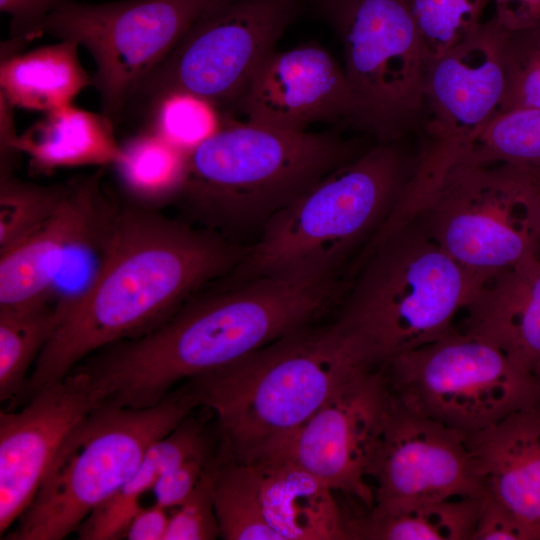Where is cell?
I'll return each mask as SVG.
<instances>
[{"label": "cell", "mask_w": 540, "mask_h": 540, "mask_svg": "<svg viewBox=\"0 0 540 540\" xmlns=\"http://www.w3.org/2000/svg\"><path fill=\"white\" fill-rule=\"evenodd\" d=\"M19 411H0V534L34 499L61 443L101 405L84 375L71 371L36 393Z\"/></svg>", "instance_id": "2e32d148"}, {"label": "cell", "mask_w": 540, "mask_h": 540, "mask_svg": "<svg viewBox=\"0 0 540 540\" xmlns=\"http://www.w3.org/2000/svg\"><path fill=\"white\" fill-rule=\"evenodd\" d=\"M339 37L350 124L377 143L417 131L429 66L408 0H318Z\"/></svg>", "instance_id": "9c48e42d"}, {"label": "cell", "mask_w": 540, "mask_h": 540, "mask_svg": "<svg viewBox=\"0 0 540 540\" xmlns=\"http://www.w3.org/2000/svg\"><path fill=\"white\" fill-rule=\"evenodd\" d=\"M243 255L229 238L206 227L146 206L118 211L95 273L77 295L58 303V323L16 405L62 381L101 348L160 325L199 288L233 272Z\"/></svg>", "instance_id": "6da1fadb"}, {"label": "cell", "mask_w": 540, "mask_h": 540, "mask_svg": "<svg viewBox=\"0 0 540 540\" xmlns=\"http://www.w3.org/2000/svg\"><path fill=\"white\" fill-rule=\"evenodd\" d=\"M59 320L58 302L0 309V400L15 404Z\"/></svg>", "instance_id": "83f0119b"}, {"label": "cell", "mask_w": 540, "mask_h": 540, "mask_svg": "<svg viewBox=\"0 0 540 540\" xmlns=\"http://www.w3.org/2000/svg\"><path fill=\"white\" fill-rule=\"evenodd\" d=\"M429 64L468 37L492 0H408Z\"/></svg>", "instance_id": "1f68e13d"}, {"label": "cell", "mask_w": 540, "mask_h": 540, "mask_svg": "<svg viewBox=\"0 0 540 540\" xmlns=\"http://www.w3.org/2000/svg\"><path fill=\"white\" fill-rule=\"evenodd\" d=\"M484 496L450 498L346 519L348 539L471 540Z\"/></svg>", "instance_id": "d4e9b609"}, {"label": "cell", "mask_w": 540, "mask_h": 540, "mask_svg": "<svg viewBox=\"0 0 540 540\" xmlns=\"http://www.w3.org/2000/svg\"><path fill=\"white\" fill-rule=\"evenodd\" d=\"M211 459L210 454L194 456L165 472L151 490L155 503L167 510L179 506L194 490Z\"/></svg>", "instance_id": "d590c367"}, {"label": "cell", "mask_w": 540, "mask_h": 540, "mask_svg": "<svg viewBox=\"0 0 540 540\" xmlns=\"http://www.w3.org/2000/svg\"><path fill=\"white\" fill-rule=\"evenodd\" d=\"M69 188L39 185L13 175L0 181V253L15 246L42 226L58 209Z\"/></svg>", "instance_id": "f546056e"}, {"label": "cell", "mask_w": 540, "mask_h": 540, "mask_svg": "<svg viewBox=\"0 0 540 540\" xmlns=\"http://www.w3.org/2000/svg\"><path fill=\"white\" fill-rule=\"evenodd\" d=\"M381 367L400 406L465 435L540 401V381L493 344L455 328Z\"/></svg>", "instance_id": "30bf717a"}, {"label": "cell", "mask_w": 540, "mask_h": 540, "mask_svg": "<svg viewBox=\"0 0 540 540\" xmlns=\"http://www.w3.org/2000/svg\"><path fill=\"white\" fill-rule=\"evenodd\" d=\"M471 540H530L515 515L485 494Z\"/></svg>", "instance_id": "8d00e7d4"}, {"label": "cell", "mask_w": 540, "mask_h": 540, "mask_svg": "<svg viewBox=\"0 0 540 540\" xmlns=\"http://www.w3.org/2000/svg\"><path fill=\"white\" fill-rule=\"evenodd\" d=\"M65 0H0L2 12L11 16L10 37L1 44V60L21 52L31 40L43 34L42 25Z\"/></svg>", "instance_id": "e575fe53"}, {"label": "cell", "mask_w": 540, "mask_h": 540, "mask_svg": "<svg viewBox=\"0 0 540 540\" xmlns=\"http://www.w3.org/2000/svg\"><path fill=\"white\" fill-rule=\"evenodd\" d=\"M462 332L499 348L540 381V258L533 256L487 280L465 307Z\"/></svg>", "instance_id": "ffe728a7"}, {"label": "cell", "mask_w": 540, "mask_h": 540, "mask_svg": "<svg viewBox=\"0 0 540 540\" xmlns=\"http://www.w3.org/2000/svg\"><path fill=\"white\" fill-rule=\"evenodd\" d=\"M535 174L537 175V178H538L539 191H540V173H535ZM538 226H539V232H540V199H539V211H538Z\"/></svg>", "instance_id": "60d3db41"}, {"label": "cell", "mask_w": 540, "mask_h": 540, "mask_svg": "<svg viewBox=\"0 0 540 540\" xmlns=\"http://www.w3.org/2000/svg\"><path fill=\"white\" fill-rule=\"evenodd\" d=\"M415 165L416 155L400 141L363 151L269 219L244 252L234 277L338 274L397 210Z\"/></svg>", "instance_id": "277c9868"}, {"label": "cell", "mask_w": 540, "mask_h": 540, "mask_svg": "<svg viewBox=\"0 0 540 540\" xmlns=\"http://www.w3.org/2000/svg\"><path fill=\"white\" fill-rule=\"evenodd\" d=\"M79 44L70 40L1 60L0 86L12 105L50 112L72 104L91 77L82 67Z\"/></svg>", "instance_id": "cb8c5ba5"}, {"label": "cell", "mask_w": 540, "mask_h": 540, "mask_svg": "<svg viewBox=\"0 0 540 540\" xmlns=\"http://www.w3.org/2000/svg\"><path fill=\"white\" fill-rule=\"evenodd\" d=\"M245 121L292 132L315 122H350L353 101L343 67L316 44L272 51L236 104Z\"/></svg>", "instance_id": "e0dca14e"}, {"label": "cell", "mask_w": 540, "mask_h": 540, "mask_svg": "<svg viewBox=\"0 0 540 540\" xmlns=\"http://www.w3.org/2000/svg\"><path fill=\"white\" fill-rule=\"evenodd\" d=\"M485 494L508 508L540 540V401L467 435Z\"/></svg>", "instance_id": "d6986e66"}, {"label": "cell", "mask_w": 540, "mask_h": 540, "mask_svg": "<svg viewBox=\"0 0 540 540\" xmlns=\"http://www.w3.org/2000/svg\"><path fill=\"white\" fill-rule=\"evenodd\" d=\"M466 439L459 431L409 412L394 399L367 473L368 484L373 481L370 509L388 511L485 495Z\"/></svg>", "instance_id": "9a60e30c"}, {"label": "cell", "mask_w": 540, "mask_h": 540, "mask_svg": "<svg viewBox=\"0 0 540 540\" xmlns=\"http://www.w3.org/2000/svg\"><path fill=\"white\" fill-rule=\"evenodd\" d=\"M333 134L292 132L226 119L188 153L178 195L206 228H261L327 174L360 153Z\"/></svg>", "instance_id": "5b68a950"}, {"label": "cell", "mask_w": 540, "mask_h": 540, "mask_svg": "<svg viewBox=\"0 0 540 540\" xmlns=\"http://www.w3.org/2000/svg\"><path fill=\"white\" fill-rule=\"evenodd\" d=\"M258 467L263 513L280 540L348 539L345 517L325 482L288 460Z\"/></svg>", "instance_id": "44dd1931"}, {"label": "cell", "mask_w": 540, "mask_h": 540, "mask_svg": "<svg viewBox=\"0 0 540 540\" xmlns=\"http://www.w3.org/2000/svg\"><path fill=\"white\" fill-rule=\"evenodd\" d=\"M359 262L335 321L377 367L451 332L481 288L415 216L379 236Z\"/></svg>", "instance_id": "8992f818"}, {"label": "cell", "mask_w": 540, "mask_h": 540, "mask_svg": "<svg viewBox=\"0 0 540 540\" xmlns=\"http://www.w3.org/2000/svg\"><path fill=\"white\" fill-rule=\"evenodd\" d=\"M507 33L493 17L430 62L417 130L421 148L406 192L408 200L422 196L450 165L468 154L501 112Z\"/></svg>", "instance_id": "4fadbf2b"}, {"label": "cell", "mask_w": 540, "mask_h": 540, "mask_svg": "<svg viewBox=\"0 0 540 540\" xmlns=\"http://www.w3.org/2000/svg\"><path fill=\"white\" fill-rule=\"evenodd\" d=\"M539 182L526 169L460 157L403 212L482 286L536 256Z\"/></svg>", "instance_id": "ba28073f"}, {"label": "cell", "mask_w": 540, "mask_h": 540, "mask_svg": "<svg viewBox=\"0 0 540 540\" xmlns=\"http://www.w3.org/2000/svg\"><path fill=\"white\" fill-rule=\"evenodd\" d=\"M114 165L124 190L139 203H162L180 194L187 175L188 153L146 130L121 144Z\"/></svg>", "instance_id": "484cf974"}, {"label": "cell", "mask_w": 540, "mask_h": 540, "mask_svg": "<svg viewBox=\"0 0 540 540\" xmlns=\"http://www.w3.org/2000/svg\"><path fill=\"white\" fill-rule=\"evenodd\" d=\"M190 414L172 431L149 445L124 485L80 524L75 531L78 539H123L130 519L141 507V496L152 490L165 472L191 457L210 454L204 423Z\"/></svg>", "instance_id": "603a6c76"}, {"label": "cell", "mask_w": 540, "mask_h": 540, "mask_svg": "<svg viewBox=\"0 0 540 540\" xmlns=\"http://www.w3.org/2000/svg\"><path fill=\"white\" fill-rule=\"evenodd\" d=\"M209 463L191 494L171 509L164 540H211L220 536Z\"/></svg>", "instance_id": "836d02e7"}, {"label": "cell", "mask_w": 540, "mask_h": 540, "mask_svg": "<svg viewBox=\"0 0 540 540\" xmlns=\"http://www.w3.org/2000/svg\"><path fill=\"white\" fill-rule=\"evenodd\" d=\"M167 509L154 503L149 507H140L130 519L123 539L128 540H164L168 528Z\"/></svg>", "instance_id": "f35d334b"}, {"label": "cell", "mask_w": 540, "mask_h": 540, "mask_svg": "<svg viewBox=\"0 0 540 540\" xmlns=\"http://www.w3.org/2000/svg\"><path fill=\"white\" fill-rule=\"evenodd\" d=\"M199 406L189 385L157 405L101 404L69 431L8 540H61L130 478L145 451Z\"/></svg>", "instance_id": "52a82bcc"}, {"label": "cell", "mask_w": 540, "mask_h": 540, "mask_svg": "<svg viewBox=\"0 0 540 540\" xmlns=\"http://www.w3.org/2000/svg\"><path fill=\"white\" fill-rule=\"evenodd\" d=\"M374 366L337 321L295 329L221 368L186 381L216 416L219 457L263 466L342 386Z\"/></svg>", "instance_id": "3957f363"}, {"label": "cell", "mask_w": 540, "mask_h": 540, "mask_svg": "<svg viewBox=\"0 0 540 540\" xmlns=\"http://www.w3.org/2000/svg\"><path fill=\"white\" fill-rule=\"evenodd\" d=\"M393 402L384 369L363 370L297 430L274 462H294L334 491L372 508L367 473Z\"/></svg>", "instance_id": "5bb4252c"}, {"label": "cell", "mask_w": 540, "mask_h": 540, "mask_svg": "<svg viewBox=\"0 0 540 540\" xmlns=\"http://www.w3.org/2000/svg\"><path fill=\"white\" fill-rule=\"evenodd\" d=\"M209 468L220 537L226 540H280L263 513L260 468L221 457L212 458Z\"/></svg>", "instance_id": "4316f807"}, {"label": "cell", "mask_w": 540, "mask_h": 540, "mask_svg": "<svg viewBox=\"0 0 540 540\" xmlns=\"http://www.w3.org/2000/svg\"><path fill=\"white\" fill-rule=\"evenodd\" d=\"M493 16L507 32H516L540 26V0H494Z\"/></svg>", "instance_id": "74e56055"}, {"label": "cell", "mask_w": 540, "mask_h": 540, "mask_svg": "<svg viewBox=\"0 0 540 540\" xmlns=\"http://www.w3.org/2000/svg\"><path fill=\"white\" fill-rule=\"evenodd\" d=\"M338 275L258 276L188 300L149 332L107 345L72 371L101 404L147 408L180 382L226 366L300 327L341 301Z\"/></svg>", "instance_id": "7a4b0ae2"}, {"label": "cell", "mask_w": 540, "mask_h": 540, "mask_svg": "<svg viewBox=\"0 0 540 540\" xmlns=\"http://www.w3.org/2000/svg\"><path fill=\"white\" fill-rule=\"evenodd\" d=\"M15 106L0 93V172L1 177L12 175L18 149L19 136L16 133L13 108Z\"/></svg>", "instance_id": "ab89813d"}, {"label": "cell", "mask_w": 540, "mask_h": 540, "mask_svg": "<svg viewBox=\"0 0 540 540\" xmlns=\"http://www.w3.org/2000/svg\"><path fill=\"white\" fill-rule=\"evenodd\" d=\"M101 170L69 183L56 212L27 238L0 253V309L49 300L68 253L100 230L108 212Z\"/></svg>", "instance_id": "ac0fdd59"}, {"label": "cell", "mask_w": 540, "mask_h": 540, "mask_svg": "<svg viewBox=\"0 0 540 540\" xmlns=\"http://www.w3.org/2000/svg\"><path fill=\"white\" fill-rule=\"evenodd\" d=\"M465 156L478 163H502L540 173V108L497 115Z\"/></svg>", "instance_id": "f1b7e54d"}, {"label": "cell", "mask_w": 540, "mask_h": 540, "mask_svg": "<svg viewBox=\"0 0 540 540\" xmlns=\"http://www.w3.org/2000/svg\"><path fill=\"white\" fill-rule=\"evenodd\" d=\"M114 122L72 104L46 116L19 136L20 153L29 156L40 172L57 168L115 165L121 158V144L114 136Z\"/></svg>", "instance_id": "7402d4cb"}, {"label": "cell", "mask_w": 540, "mask_h": 540, "mask_svg": "<svg viewBox=\"0 0 540 540\" xmlns=\"http://www.w3.org/2000/svg\"><path fill=\"white\" fill-rule=\"evenodd\" d=\"M299 10V0H231L213 9L139 88L125 115L145 112L173 92L198 96L221 112L235 108Z\"/></svg>", "instance_id": "7c38bea8"}, {"label": "cell", "mask_w": 540, "mask_h": 540, "mask_svg": "<svg viewBox=\"0 0 540 540\" xmlns=\"http://www.w3.org/2000/svg\"><path fill=\"white\" fill-rule=\"evenodd\" d=\"M231 0H121L87 4L65 0L43 25L60 40L84 46L94 58L91 85L102 113L114 124L124 118L144 82L191 27Z\"/></svg>", "instance_id": "8fae6325"}, {"label": "cell", "mask_w": 540, "mask_h": 540, "mask_svg": "<svg viewBox=\"0 0 540 540\" xmlns=\"http://www.w3.org/2000/svg\"><path fill=\"white\" fill-rule=\"evenodd\" d=\"M145 113L150 120L148 130L186 153L213 135L227 119L210 102L183 92L160 97Z\"/></svg>", "instance_id": "4dcf8cb0"}, {"label": "cell", "mask_w": 540, "mask_h": 540, "mask_svg": "<svg viewBox=\"0 0 540 540\" xmlns=\"http://www.w3.org/2000/svg\"><path fill=\"white\" fill-rule=\"evenodd\" d=\"M505 73L506 88L499 114L540 108V26L507 33Z\"/></svg>", "instance_id": "d6a6232c"}]
</instances>
